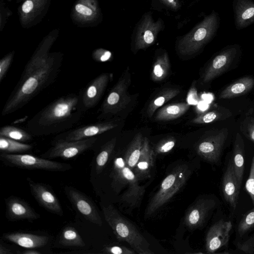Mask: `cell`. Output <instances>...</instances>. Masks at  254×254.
I'll return each mask as SVG.
<instances>
[{"label": "cell", "mask_w": 254, "mask_h": 254, "mask_svg": "<svg viewBox=\"0 0 254 254\" xmlns=\"http://www.w3.org/2000/svg\"><path fill=\"white\" fill-rule=\"evenodd\" d=\"M48 50V47L40 48L26 64L19 81L3 108L2 116L24 107L55 80L61 60L50 56Z\"/></svg>", "instance_id": "obj_1"}, {"label": "cell", "mask_w": 254, "mask_h": 254, "mask_svg": "<svg viewBox=\"0 0 254 254\" xmlns=\"http://www.w3.org/2000/svg\"><path fill=\"white\" fill-rule=\"evenodd\" d=\"M220 25L219 14L213 9L190 31L177 38L175 48L179 55L189 57L201 52L215 37Z\"/></svg>", "instance_id": "obj_2"}, {"label": "cell", "mask_w": 254, "mask_h": 254, "mask_svg": "<svg viewBox=\"0 0 254 254\" xmlns=\"http://www.w3.org/2000/svg\"><path fill=\"white\" fill-rule=\"evenodd\" d=\"M78 102V97L74 94L62 97L40 111L30 121L31 124L36 126V129H40L39 134L52 133V129L75 117Z\"/></svg>", "instance_id": "obj_3"}, {"label": "cell", "mask_w": 254, "mask_h": 254, "mask_svg": "<svg viewBox=\"0 0 254 254\" xmlns=\"http://www.w3.org/2000/svg\"><path fill=\"white\" fill-rule=\"evenodd\" d=\"M105 219L117 239L128 243L139 254H152L150 245L135 226L112 204L102 206Z\"/></svg>", "instance_id": "obj_4"}, {"label": "cell", "mask_w": 254, "mask_h": 254, "mask_svg": "<svg viewBox=\"0 0 254 254\" xmlns=\"http://www.w3.org/2000/svg\"><path fill=\"white\" fill-rule=\"evenodd\" d=\"M191 174L186 164L176 166L164 178L161 185L148 203L145 212L149 217L165 204L185 185Z\"/></svg>", "instance_id": "obj_5"}, {"label": "cell", "mask_w": 254, "mask_h": 254, "mask_svg": "<svg viewBox=\"0 0 254 254\" xmlns=\"http://www.w3.org/2000/svg\"><path fill=\"white\" fill-rule=\"evenodd\" d=\"M112 177L113 187L115 190L124 186L127 187L121 196L122 201L131 207L138 206L145 193V188L139 185V180L133 170L122 158H116L114 160Z\"/></svg>", "instance_id": "obj_6"}, {"label": "cell", "mask_w": 254, "mask_h": 254, "mask_svg": "<svg viewBox=\"0 0 254 254\" xmlns=\"http://www.w3.org/2000/svg\"><path fill=\"white\" fill-rule=\"evenodd\" d=\"M165 22L160 17L154 19L150 11L145 12L132 30L131 48L134 52L144 50L157 40L158 34L165 29Z\"/></svg>", "instance_id": "obj_7"}, {"label": "cell", "mask_w": 254, "mask_h": 254, "mask_svg": "<svg viewBox=\"0 0 254 254\" xmlns=\"http://www.w3.org/2000/svg\"><path fill=\"white\" fill-rule=\"evenodd\" d=\"M0 159L7 166L23 169L64 172L72 168L71 165L69 164L52 161L30 154L1 152Z\"/></svg>", "instance_id": "obj_8"}, {"label": "cell", "mask_w": 254, "mask_h": 254, "mask_svg": "<svg viewBox=\"0 0 254 254\" xmlns=\"http://www.w3.org/2000/svg\"><path fill=\"white\" fill-rule=\"evenodd\" d=\"M130 75L127 69L105 99L101 111L105 114H115L124 109L131 101L128 92Z\"/></svg>", "instance_id": "obj_9"}, {"label": "cell", "mask_w": 254, "mask_h": 254, "mask_svg": "<svg viewBox=\"0 0 254 254\" xmlns=\"http://www.w3.org/2000/svg\"><path fill=\"white\" fill-rule=\"evenodd\" d=\"M240 54L241 47L238 44L229 45L223 48L210 62L204 72L203 82H210L226 71Z\"/></svg>", "instance_id": "obj_10"}, {"label": "cell", "mask_w": 254, "mask_h": 254, "mask_svg": "<svg viewBox=\"0 0 254 254\" xmlns=\"http://www.w3.org/2000/svg\"><path fill=\"white\" fill-rule=\"evenodd\" d=\"M96 140L95 136L73 141L61 140L42 154L41 157L48 159L59 157L63 159L72 158L90 148Z\"/></svg>", "instance_id": "obj_11"}, {"label": "cell", "mask_w": 254, "mask_h": 254, "mask_svg": "<svg viewBox=\"0 0 254 254\" xmlns=\"http://www.w3.org/2000/svg\"><path fill=\"white\" fill-rule=\"evenodd\" d=\"M64 190L71 203L85 219L98 226L102 225L96 205L90 197L73 187L66 186Z\"/></svg>", "instance_id": "obj_12"}, {"label": "cell", "mask_w": 254, "mask_h": 254, "mask_svg": "<svg viewBox=\"0 0 254 254\" xmlns=\"http://www.w3.org/2000/svg\"><path fill=\"white\" fill-rule=\"evenodd\" d=\"M226 128L217 130L202 139L196 147L197 153L203 159L211 163L218 162L228 136Z\"/></svg>", "instance_id": "obj_13"}, {"label": "cell", "mask_w": 254, "mask_h": 254, "mask_svg": "<svg viewBox=\"0 0 254 254\" xmlns=\"http://www.w3.org/2000/svg\"><path fill=\"white\" fill-rule=\"evenodd\" d=\"M32 195L38 204L47 211L62 216L64 212L57 196L47 185L26 178Z\"/></svg>", "instance_id": "obj_14"}, {"label": "cell", "mask_w": 254, "mask_h": 254, "mask_svg": "<svg viewBox=\"0 0 254 254\" xmlns=\"http://www.w3.org/2000/svg\"><path fill=\"white\" fill-rule=\"evenodd\" d=\"M5 216L10 221L27 220L30 222L39 219L40 215L25 200L13 195L5 199Z\"/></svg>", "instance_id": "obj_15"}, {"label": "cell", "mask_w": 254, "mask_h": 254, "mask_svg": "<svg viewBox=\"0 0 254 254\" xmlns=\"http://www.w3.org/2000/svg\"><path fill=\"white\" fill-rule=\"evenodd\" d=\"M232 228L231 221L221 219L214 224L208 230L205 238V250L207 253L212 254L225 246L230 239V233Z\"/></svg>", "instance_id": "obj_16"}, {"label": "cell", "mask_w": 254, "mask_h": 254, "mask_svg": "<svg viewBox=\"0 0 254 254\" xmlns=\"http://www.w3.org/2000/svg\"><path fill=\"white\" fill-rule=\"evenodd\" d=\"M215 205V201L212 199L202 198L197 200L186 213L185 225L192 230L201 227Z\"/></svg>", "instance_id": "obj_17"}, {"label": "cell", "mask_w": 254, "mask_h": 254, "mask_svg": "<svg viewBox=\"0 0 254 254\" xmlns=\"http://www.w3.org/2000/svg\"><path fill=\"white\" fill-rule=\"evenodd\" d=\"M234 25L238 30L247 28L254 23V1L232 0Z\"/></svg>", "instance_id": "obj_18"}, {"label": "cell", "mask_w": 254, "mask_h": 254, "mask_svg": "<svg viewBox=\"0 0 254 254\" xmlns=\"http://www.w3.org/2000/svg\"><path fill=\"white\" fill-rule=\"evenodd\" d=\"M240 187L231 160L223 177L222 190L225 200L234 209L238 203Z\"/></svg>", "instance_id": "obj_19"}, {"label": "cell", "mask_w": 254, "mask_h": 254, "mask_svg": "<svg viewBox=\"0 0 254 254\" xmlns=\"http://www.w3.org/2000/svg\"><path fill=\"white\" fill-rule=\"evenodd\" d=\"M4 240L26 249H36L46 246L49 240L46 236L24 232H9L2 235Z\"/></svg>", "instance_id": "obj_20"}, {"label": "cell", "mask_w": 254, "mask_h": 254, "mask_svg": "<svg viewBox=\"0 0 254 254\" xmlns=\"http://www.w3.org/2000/svg\"><path fill=\"white\" fill-rule=\"evenodd\" d=\"M109 78L110 75L108 73H103L89 83L82 97L84 106L91 108L96 105L107 86Z\"/></svg>", "instance_id": "obj_21"}, {"label": "cell", "mask_w": 254, "mask_h": 254, "mask_svg": "<svg viewBox=\"0 0 254 254\" xmlns=\"http://www.w3.org/2000/svg\"><path fill=\"white\" fill-rule=\"evenodd\" d=\"M154 151L151 148L147 137H144L140 157L132 170L139 180H142L150 177L151 171L155 162Z\"/></svg>", "instance_id": "obj_22"}, {"label": "cell", "mask_w": 254, "mask_h": 254, "mask_svg": "<svg viewBox=\"0 0 254 254\" xmlns=\"http://www.w3.org/2000/svg\"><path fill=\"white\" fill-rule=\"evenodd\" d=\"M111 122L97 123L75 129L67 133L64 140L73 141L81 140L103 133L117 127Z\"/></svg>", "instance_id": "obj_23"}, {"label": "cell", "mask_w": 254, "mask_h": 254, "mask_svg": "<svg viewBox=\"0 0 254 254\" xmlns=\"http://www.w3.org/2000/svg\"><path fill=\"white\" fill-rule=\"evenodd\" d=\"M254 87V78L243 77L232 83L220 93L219 99H230L247 93Z\"/></svg>", "instance_id": "obj_24"}, {"label": "cell", "mask_w": 254, "mask_h": 254, "mask_svg": "<svg viewBox=\"0 0 254 254\" xmlns=\"http://www.w3.org/2000/svg\"><path fill=\"white\" fill-rule=\"evenodd\" d=\"M244 142L241 135L237 133L233 149L232 163L237 179L241 186L244 172Z\"/></svg>", "instance_id": "obj_25"}, {"label": "cell", "mask_w": 254, "mask_h": 254, "mask_svg": "<svg viewBox=\"0 0 254 254\" xmlns=\"http://www.w3.org/2000/svg\"><path fill=\"white\" fill-rule=\"evenodd\" d=\"M188 103H179L169 104L159 110L155 119L159 121H166L177 119L184 115L189 109Z\"/></svg>", "instance_id": "obj_26"}, {"label": "cell", "mask_w": 254, "mask_h": 254, "mask_svg": "<svg viewBox=\"0 0 254 254\" xmlns=\"http://www.w3.org/2000/svg\"><path fill=\"white\" fill-rule=\"evenodd\" d=\"M143 139L140 133L136 134L130 142L125 154L124 160L126 165L133 170L136 165L141 153Z\"/></svg>", "instance_id": "obj_27"}, {"label": "cell", "mask_w": 254, "mask_h": 254, "mask_svg": "<svg viewBox=\"0 0 254 254\" xmlns=\"http://www.w3.org/2000/svg\"><path fill=\"white\" fill-rule=\"evenodd\" d=\"M231 116L232 113L230 110L220 107L197 116L191 121V123L195 124H208L223 120Z\"/></svg>", "instance_id": "obj_28"}, {"label": "cell", "mask_w": 254, "mask_h": 254, "mask_svg": "<svg viewBox=\"0 0 254 254\" xmlns=\"http://www.w3.org/2000/svg\"><path fill=\"white\" fill-rule=\"evenodd\" d=\"M59 243L64 246L83 247L85 244L76 229L71 226H66L62 231Z\"/></svg>", "instance_id": "obj_29"}, {"label": "cell", "mask_w": 254, "mask_h": 254, "mask_svg": "<svg viewBox=\"0 0 254 254\" xmlns=\"http://www.w3.org/2000/svg\"><path fill=\"white\" fill-rule=\"evenodd\" d=\"M170 69V61L168 53L164 52L158 56L153 65L151 77L154 81L164 79L168 74Z\"/></svg>", "instance_id": "obj_30"}, {"label": "cell", "mask_w": 254, "mask_h": 254, "mask_svg": "<svg viewBox=\"0 0 254 254\" xmlns=\"http://www.w3.org/2000/svg\"><path fill=\"white\" fill-rule=\"evenodd\" d=\"M180 93V90L176 88H169L162 91L149 104L147 109L148 116L151 118L157 109Z\"/></svg>", "instance_id": "obj_31"}, {"label": "cell", "mask_w": 254, "mask_h": 254, "mask_svg": "<svg viewBox=\"0 0 254 254\" xmlns=\"http://www.w3.org/2000/svg\"><path fill=\"white\" fill-rule=\"evenodd\" d=\"M32 148L30 144L0 136V150L6 153H20L27 151Z\"/></svg>", "instance_id": "obj_32"}, {"label": "cell", "mask_w": 254, "mask_h": 254, "mask_svg": "<svg viewBox=\"0 0 254 254\" xmlns=\"http://www.w3.org/2000/svg\"><path fill=\"white\" fill-rule=\"evenodd\" d=\"M116 142V138H112L102 147L95 160V171L97 174H100L105 168L114 149Z\"/></svg>", "instance_id": "obj_33"}, {"label": "cell", "mask_w": 254, "mask_h": 254, "mask_svg": "<svg viewBox=\"0 0 254 254\" xmlns=\"http://www.w3.org/2000/svg\"><path fill=\"white\" fill-rule=\"evenodd\" d=\"M151 9L160 12H178L182 8L184 0H150Z\"/></svg>", "instance_id": "obj_34"}, {"label": "cell", "mask_w": 254, "mask_h": 254, "mask_svg": "<svg viewBox=\"0 0 254 254\" xmlns=\"http://www.w3.org/2000/svg\"><path fill=\"white\" fill-rule=\"evenodd\" d=\"M0 136L20 142H26L32 139V136L29 133L20 128L12 126H5L1 127Z\"/></svg>", "instance_id": "obj_35"}, {"label": "cell", "mask_w": 254, "mask_h": 254, "mask_svg": "<svg viewBox=\"0 0 254 254\" xmlns=\"http://www.w3.org/2000/svg\"><path fill=\"white\" fill-rule=\"evenodd\" d=\"M254 227V207L241 219L238 226V232L243 235Z\"/></svg>", "instance_id": "obj_36"}, {"label": "cell", "mask_w": 254, "mask_h": 254, "mask_svg": "<svg viewBox=\"0 0 254 254\" xmlns=\"http://www.w3.org/2000/svg\"><path fill=\"white\" fill-rule=\"evenodd\" d=\"M102 252L105 254H135L133 249L127 248L122 245H109L105 247Z\"/></svg>", "instance_id": "obj_37"}, {"label": "cell", "mask_w": 254, "mask_h": 254, "mask_svg": "<svg viewBox=\"0 0 254 254\" xmlns=\"http://www.w3.org/2000/svg\"><path fill=\"white\" fill-rule=\"evenodd\" d=\"M175 143L176 140L173 137L162 140L156 146L154 150L155 154L169 152L174 148Z\"/></svg>", "instance_id": "obj_38"}, {"label": "cell", "mask_w": 254, "mask_h": 254, "mask_svg": "<svg viewBox=\"0 0 254 254\" xmlns=\"http://www.w3.org/2000/svg\"><path fill=\"white\" fill-rule=\"evenodd\" d=\"M245 188L254 205V155L252 158L250 174L245 184Z\"/></svg>", "instance_id": "obj_39"}, {"label": "cell", "mask_w": 254, "mask_h": 254, "mask_svg": "<svg viewBox=\"0 0 254 254\" xmlns=\"http://www.w3.org/2000/svg\"><path fill=\"white\" fill-rule=\"evenodd\" d=\"M243 126V133L254 143V119L247 118Z\"/></svg>", "instance_id": "obj_40"}, {"label": "cell", "mask_w": 254, "mask_h": 254, "mask_svg": "<svg viewBox=\"0 0 254 254\" xmlns=\"http://www.w3.org/2000/svg\"><path fill=\"white\" fill-rule=\"evenodd\" d=\"M13 54H9L3 57L0 61V81L4 78L11 64L13 59Z\"/></svg>", "instance_id": "obj_41"}, {"label": "cell", "mask_w": 254, "mask_h": 254, "mask_svg": "<svg viewBox=\"0 0 254 254\" xmlns=\"http://www.w3.org/2000/svg\"><path fill=\"white\" fill-rule=\"evenodd\" d=\"M237 248L245 253L253 254L254 253V234L246 241L238 243Z\"/></svg>", "instance_id": "obj_42"}, {"label": "cell", "mask_w": 254, "mask_h": 254, "mask_svg": "<svg viewBox=\"0 0 254 254\" xmlns=\"http://www.w3.org/2000/svg\"><path fill=\"white\" fill-rule=\"evenodd\" d=\"M112 58V53L107 50L99 49L93 54V58L98 62H107Z\"/></svg>", "instance_id": "obj_43"}, {"label": "cell", "mask_w": 254, "mask_h": 254, "mask_svg": "<svg viewBox=\"0 0 254 254\" xmlns=\"http://www.w3.org/2000/svg\"><path fill=\"white\" fill-rule=\"evenodd\" d=\"M198 98L195 88L192 86L190 89L187 96L188 103L190 104H196L197 103Z\"/></svg>", "instance_id": "obj_44"}, {"label": "cell", "mask_w": 254, "mask_h": 254, "mask_svg": "<svg viewBox=\"0 0 254 254\" xmlns=\"http://www.w3.org/2000/svg\"><path fill=\"white\" fill-rule=\"evenodd\" d=\"M75 8L78 13L83 15L90 16L92 13V11L90 8L82 4H77Z\"/></svg>", "instance_id": "obj_45"}, {"label": "cell", "mask_w": 254, "mask_h": 254, "mask_svg": "<svg viewBox=\"0 0 254 254\" xmlns=\"http://www.w3.org/2000/svg\"><path fill=\"white\" fill-rule=\"evenodd\" d=\"M33 7V3L31 0L25 1L22 6V9L25 13L29 12Z\"/></svg>", "instance_id": "obj_46"}, {"label": "cell", "mask_w": 254, "mask_h": 254, "mask_svg": "<svg viewBox=\"0 0 254 254\" xmlns=\"http://www.w3.org/2000/svg\"><path fill=\"white\" fill-rule=\"evenodd\" d=\"M18 254H41V253L35 249H27L22 252H17Z\"/></svg>", "instance_id": "obj_47"}, {"label": "cell", "mask_w": 254, "mask_h": 254, "mask_svg": "<svg viewBox=\"0 0 254 254\" xmlns=\"http://www.w3.org/2000/svg\"><path fill=\"white\" fill-rule=\"evenodd\" d=\"M13 253L1 244L0 245V254H12Z\"/></svg>", "instance_id": "obj_48"}]
</instances>
